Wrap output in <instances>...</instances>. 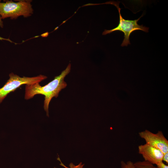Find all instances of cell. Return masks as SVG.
<instances>
[{"instance_id": "cell-12", "label": "cell", "mask_w": 168, "mask_h": 168, "mask_svg": "<svg viewBox=\"0 0 168 168\" xmlns=\"http://www.w3.org/2000/svg\"><path fill=\"white\" fill-rule=\"evenodd\" d=\"M6 40L8 41H9L10 42H12L11 40H10L9 39H5V38H3L0 36V40Z\"/></svg>"}, {"instance_id": "cell-1", "label": "cell", "mask_w": 168, "mask_h": 168, "mask_svg": "<svg viewBox=\"0 0 168 168\" xmlns=\"http://www.w3.org/2000/svg\"><path fill=\"white\" fill-rule=\"evenodd\" d=\"M71 67V64L69 63L66 69L60 75L55 77L53 80L44 86H41L39 83L26 85L25 99H30L37 94L44 95V108L46 112L47 116L49 117V103L53 97H57L61 90L67 86V84L64 81V79L70 72Z\"/></svg>"}, {"instance_id": "cell-7", "label": "cell", "mask_w": 168, "mask_h": 168, "mask_svg": "<svg viewBox=\"0 0 168 168\" xmlns=\"http://www.w3.org/2000/svg\"><path fill=\"white\" fill-rule=\"evenodd\" d=\"M136 168H157L153 164L145 161H139L134 163Z\"/></svg>"}, {"instance_id": "cell-10", "label": "cell", "mask_w": 168, "mask_h": 168, "mask_svg": "<svg viewBox=\"0 0 168 168\" xmlns=\"http://www.w3.org/2000/svg\"><path fill=\"white\" fill-rule=\"evenodd\" d=\"M156 165L157 168H168V166L165 164L163 161L158 163Z\"/></svg>"}, {"instance_id": "cell-8", "label": "cell", "mask_w": 168, "mask_h": 168, "mask_svg": "<svg viewBox=\"0 0 168 168\" xmlns=\"http://www.w3.org/2000/svg\"><path fill=\"white\" fill-rule=\"evenodd\" d=\"M120 168H136L134 163L132 161H129L125 162L122 161L120 162Z\"/></svg>"}, {"instance_id": "cell-6", "label": "cell", "mask_w": 168, "mask_h": 168, "mask_svg": "<svg viewBox=\"0 0 168 168\" xmlns=\"http://www.w3.org/2000/svg\"><path fill=\"white\" fill-rule=\"evenodd\" d=\"M138 152L145 161L156 165L163 161L164 154L160 150L146 143L138 146Z\"/></svg>"}, {"instance_id": "cell-13", "label": "cell", "mask_w": 168, "mask_h": 168, "mask_svg": "<svg viewBox=\"0 0 168 168\" xmlns=\"http://www.w3.org/2000/svg\"><path fill=\"white\" fill-rule=\"evenodd\" d=\"M0 1H1L0 0ZM3 22L2 20V18L0 15V26L2 28L3 27Z\"/></svg>"}, {"instance_id": "cell-2", "label": "cell", "mask_w": 168, "mask_h": 168, "mask_svg": "<svg viewBox=\"0 0 168 168\" xmlns=\"http://www.w3.org/2000/svg\"><path fill=\"white\" fill-rule=\"evenodd\" d=\"M29 1H20L14 2L7 1L5 2L0 3V15L2 19L10 17L11 19H16L23 16L27 17L33 13V10Z\"/></svg>"}, {"instance_id": "cell-4", "label": "cell", "mask_w": 168, "mask_h": 168, "mask_svg": "<svg viewBox=\"0 0 168 168\" xmlns=\"http://www.w3.org/2000/svg\"><path fill=\"white\" fill-rule=\"evenodd\" d=\"M9 79L3 86L0 88V104L8 94L14 91L21 85L40 83L47 78V76L41 74L32 77L25 76L21 77L12 72L9 74Z\"/></svg>"}, {"instance_id": "cell-9", "label": "cell", "mask_w": 168, "mask_h": 168, "mask_svg": "<svg viewBox=\"0 0 168 168\" xmlns=\"http://www.w3.org/2000/svg\"><path fill=\"white\" fill-rule=\"evenodd\" d=\"M57 160L60 162V165L65 168H83L84 164H82V162H80L77 165L75 166L72 163H71L69 165V167L66 166L61 161L59 157H58L57 158Z\"/></svg>"}, {"instance_id": "cell-11", "label": "cell", "mask_w": 168, "mask_h": 168, "mask_svg": "<svg viewBox=\"0 0 168 168\" xmlns=\"http://www.w3.org/2000/svg\"><path fill=\"white\" fill-rule=\"evenodd\" d=\"M162 161H165L167 164L168 163V152L164 154Z\"/></svg>"}, {"instance_id": "cell-3", "label": "cell", "mask_w": 168, "mask_h": 168, "mask_svg": "<svg viewBox=\"0 0 168 168\" xmlns=\"http://www.w3.org/2000/svg\"><path fill=\"white\" fill-rule=\"evenodd\" d=\"M115 6L117 8L119 13V24L117 26L111 30H105L102 33V35H105L116 31L123 32L124 34V38L121 46L123 47L127 46L128 44H130L129 38L130 35L133 32L137 30H141L146 32H148L149 28L143 26L142 25H140L138 23V21L142 16L136 20H125L121 16L120 13L121 9L119 7V3Z\"/></svg>"}, {"instance_id": "cell-5", "label": "cell", "mask_w": 168, "mask_h": 168, "mask_svg": "<svg viewBox=\"0 0 168 168\" xmlns=\"http://www.w3.org/2000/svg\"><path fill=\"white\" fill-rule=\"evenodd\" d=\"M138 134L140 138L145 140L146 143L160 150L164 154L168 152V140L161 131L153 133L146 129L140 132Z\"/></svg>"}]
</instances>
